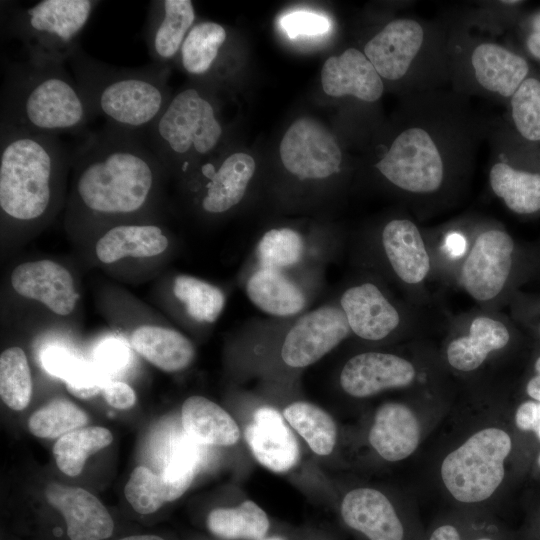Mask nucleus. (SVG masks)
Instances as JSON below:
<instances>
[{"mask_svg":"<svg viewBox=\"0 0 540 540\" xmlns=\"http://www.w3.org/2000/svg\"><path fill=\"white\" fill-rule=\"evenodd\" d=\"M504 4H514L519 3V1H503Z\"/></svg>","mask_w":540,"mask_h":540,"instance_id":"864d4df0","label":"nucleus"},{"mask_svg":"<svg viewBox=\"0 0 540 540\" xmlns=\"http://www.w3.org/2000/svg\"><path fill=\"white\" fill-rule=\"evenodd\" d=\"M71 164L74 224L141 217L157 199L163 165L139 133L105 124L79 143Z\"/></svg>","mask_w":540,"mask_h":540,"instance_id":"f257e3e1","label":"nucleus"},{"mask_svg":"<svg viewBox=\"0 0 540 540\" xmlns=\"http://www.w3.org/2000/svg\"><path fill=\"white\" fill-rule=\"evenodd\" d=\"M415 374L412 363L400 356L365 352L346 362L340 374V384L347 394L364 398L386 389L408 386Z\"/></svg>","mask_w":540,"mask_h":540,"instance_id":"ddd939ff","label":"nucleus"},{"mask_svg":"<svg viewBox=\"0 0 540 540\" xmlns=\"http://www.w3.org/2000/svg\"><path fill=\"white\" fill-rule=\"evenodd\" d=\"M493 192L507 207L519 214L540 210V174L514 169L506 163H496L489 173Z\"/></svg>","mask_w":540,"mask_h":540,"instance_id":"7c9ffc66","label":"nucleus"},{"mask_svg":"<svg viewBox=\"0 0 540 540\" xmlns=\"http://www.w3.org/2000/svg\"><path fill=\"white\" fill-rule=\"evenodd\" d=\"M284 167L299 179H322L339 171L342 153L334 136L309 117L294 121L280 143Z\"/></svg>","mask_w":540,"mask_h":540,"instance_id":"1a4fd4ad","label":"nucleus"},{"mask_svg":"<svg viewBox=\"0 0 540 540\" xmlns=\"http://www.w3.org/2000/svg\"><path fill=\"white\" fill-rule=\"evenodd\" d=\"M119 540H164V539L156 535H133V536L121 538Z\"/></svg>","mask_w":540,"mask_h":540,"instance_id":"3c124183","label":"nucleus"},{"mask_svg":"<svg viewBox=\"0 0 540 540\" xmlns=\"http://www.w3.org/2000/svg\"><path fill=\"white\" fill-rule=\"evenodd\" d=\"M385 254L396 275L407 284H418L430 270V258L417 226L395 219L382 231Z\"/></svg>","mask_w":540,"mask_h":540,"instance_id":"393cba45","label":"nucleus"},{"mask_svg":"<svg viewBox=\"0 0 540 540\" xmlns=\"http://www.w3.org/2000/svg\"><path fill=\"white\" fill-rule=\"evenodd\" d=\"M0 127L59 136L78 133L95 118L64 64L7 62Z\"/></svg>","mask_w":540,"mask_h":540,"instance_id":"7ed1b4c3","label":"nucleus"},{"mask_svg":"<svg viewBox=\"0 0 540 540\" xmlns=\"http://www.w3.org/2000/svg\"><path fill=\"white\" fill-rule=\"evenodd\" d=\"M262 540H283L282 538H279V537H271V538H268V539H262Z\"/></svg>","mask_w":540,"mask_h":540,"instance_id":"603ef678","label":"nucleus"},{"mask_svg":"<svg viewBox=\"0 0 540 540\" xmlns=\"http://www.w3.org/2000/svg\"><path fill=\"white\" fill-rule=\"evenodd\" d=\"M515 423L522 431L534 432L540 440V402L521 403L515 413Z\"/></svg>","mask_w":540,"mask_h":540,"instance_id":"a18cd8bd","label":"nucleus"},{"mask_svg":"<svg viewBox=\"0 0 540 540\" xmlns=\"http://www.w3.org/2000/svg\"><path fill=\"white\" fill-rule=\"evenodd\" d=\"M283 417L317 455H328L334 449L337 429L332 417L320 407L305 401L288 405Z\"/></svg>","mask_w":540,"mask_h":540,"instance_id":"72a5a7b5","label":"nucleus"},{"mask_svg":"<svg viewBox=\"0 0 540 540\" xmlns=\"http://www.w3.org/2000/svg\"><path fill=\"white\" fill-rule=\"evenodd\" d=\"M125 350L116 345H110L109 347L104 348L100 354V362L105 368L115 369L121 366L124 362Z\"/></svg>","mask_w":540,"mask_h":540,"instance_id":"49530a36","label":"nucleus"},{"mask_svg":"<svg viewBox=\"0 0 540 540\" xmlns=\"http://www.w3.org/2000/svg\"><path fill=\"white\" fill-rule=\"evenodd\" d=\"M71 164L58 136L0 127V209L5 224L30 227L57 210Z\"/></svg>","mask_w":540,"mask_h":540,"instance_id":"f03ea898","label":"nucleus"},{"mask_svg":"<svg viewBox=\"0 0 540 540\" xmlns=\"http://www.w3.org/2000/svg\"><path fill=\"white\" fill-rule=\"evenodd\" d=\"M424 40L421 25L412 19L389 22L364 47V54L378 74L388 80L402 78Z\"/></svg>","mask_w":540,"mask_h":540,"instance_id":"a211bd4d","label":"nucleus"},{"mask_svg":"<svg viewBox=\"0 0 540 540\" xmlns=\"http://www.w3.org/2000/svg\"><path fill=\"white\" fill-rule=\"evenodd\" d=\"M537 375L532 377L527 383V394L537 402H540V357L535 362Z\"/></svg>","mask_w":540,"mask_h":540,"instance_id":"8fccbe9b","label":"nucleus"},{"mask_svg":"<svg viewBox=\"0 0 540 540\" xmlns=\"http://www.w3.org/2000/svg\"><path fill=\"white\" fill-rule=\"evenodd\" d=\"M174 296L184 305L187 314L200 323L215 322L223 311V291L204 280L179 275L173 281Z\"/></svg>","mask_w":540,"mask_h":540,"instance_id":"c9c22d12","label":"nucleus"},{"mask_svg":"<svg viewBox=\"0 0 540 540\" xmlns=\"http://www.w3.org/2000/svg\"><path fill=\"white\" fill-rule=\"evenodd\" d=\"M197 465L181 459L169 460L159 473L136 467L125 485L124 494L140 514L156 512L165 503L181 497L191 485Z\"/></svg>","mask_w":540,"mask_h":540,"instance_id":"4468645a","label":"nucleus"},{"mask_svg":"<svg viewBox=\"0 0 540 540\" xmlns=\"http://www.w3.org/2000/svg\"><path fill=\"white\" fill-rule=\"evenodd\" d=\"M533 29L527 40V47L533 56L540 59V14L533 21Z\"/></svg>","mask_w":540,"mask_h":540,"instance_id":"09e8293b","label":"nucleus"},{"mask_svg":"<svg viewBox=\"0 0 540 540\" xmlns=\"http://www.w3.org/2000/svg\"><path fill=\"white\" fill-rule=\"evenodd\" d=\"M244 436L256 460L273 472H287L299 460L296 437L284 417L272 407L263 406L254 412Z\"/></svg>","mask_w":540,"mask_h":540,"instance_id":"f3484780","label":"nucleus"},{"mask_svg":"<svg viewBox=\"0 0 540 540\" xmlns=\"http://www.w3.org/2000/svg\"><path fill=\"white\" fill-rule=\"evenodd\" d=\"M420 436L415 413L404 404L388 402L378 408L368 438L383 459L395 462L409 457L417 449Z\"/></svg>","mask_w":540,"mask_h":540,"instance_id":"5701e85b","label":"nucleus"},{"mask_svg":"<svg viewBox=\"0 0 540 540\" xmlns=\"http://www.w3.org/2000/svg\"><path fill=\"white\" fill-rule=\"evenodd\" d=\"M509 340V331L502 322L480 316L472 321L469 335L450 342L447 360L456 370L473 371L482 365L489 353L504 348Z\"/></svg>","mask_w":540,"mask_h":540,"instance_id":"c85d7f7f","label":"nucleus"},{"mask_svg":"<svg viewBox=\"0 0 540 540\" xmlns=\"http://www.w3.org/2000/svg\"><path fill=\"white\" fill-rule=\"evenodd\" d=\"M279 25L291 39L320 36L327 33L331 26L329 19L323 14L306 10L284 14L279 19Z\"/></svg>","mask_w":540,"mask_h":540,"instance_id":"a19ab883","label":"nucleus"},{"mask_svg":"<svg viewBox=\"0 0 540 540\" xmlns=\"http://www.w3.org/2000/svg\"><path fill=\"white\" fill-rule=\"evenodd\" d=\"M184 432L201 445L230 446L240 438V430L229 413L202 396L187 398L181 408Z\"/></svg>","mask_w":540,"mask_h":540,"instance_id":"cd10ccee","label":"nucleus"},{"mask_svg":"<svg viewBox=\"0 0 540 540\" xmlns=\"http://www.w3.org/2000/svg\"><path fill=\"white\" fill-rule=\"evenodd\" d=\"M428 540H462L458 529L451 524H444L433 530ZM474 540H493L490 537H479Z\"/></svg>","mask_w":540,"mask_h":540,"instance_id":"de8ad7c7","label":"nucleus"},{"mask_svg":"<svg viewBox=\"0 0 540 540\" xmlns=\"http://www.w3.org/2000/svg\"><path fill=\"white\" fill-rule=\"evenodd\" d=\"M105 401L119 410H127L134 406L136 395L132 387L122 381L107 382L101 390Z\"/></svg>","mask_w":540,"mask_h":540,"instance_id":"c03bdc74","label":"nucleus"},{"mask_svg":"<svg viewBox=\"0 0 540 540\" xmlns=\"http://www.w3.org/2000/svg\"><path fill=\"white\" fill-rule=\"evenodd\" d=\"M112 441L113 436L106 428H79L56 441L53 455L60 471L74 477L81 473L89 456L109 446Z\"/></svg>","mask_w":540,"mask_h":540,"instance_id":"f704fd0d","label":"nucleus"},{"mask_svg":"<svg viewBox=\"0 0 540 540\" xmlns=\"http://www.w3.org/2000/svg\"><path fill=\"white\" fill-rule=\"evenodd\" d=\"M45 495L64 517L70 540H104L112 535L114 522L110 513L87 490L53 482Z\"/></svg>","mask_w":540,"mask_h":540,"instance_id":"dca6fc26","label":"nucleus"},{"mask_svg":"<svg viewBox=\"0 0 540 540\" xmlns=\"http://www.w3.org/2000/svg\"><path fill=\"white\" fill-rule=\"evenodd\" d=\"M69 63L94 117L114 128L147 131L171 98L167 67L121 68L99 61L79 47Z\"/></svg>","mask_w":540,"mask_h":540,"instance_id":"20e7f679","label":"nucleus"},{"mask_svg":"<svg viewBox=\"0 0 540 540\" xmlns=\"http://www.w3.org/2000/svg\"><path fill=\"white\" fill-rule=\"evenodd\" d=\"M511 449L512 440L505 430L497 427L478 430L442 461L440 474L444 486L461 503L488 499L504 479V463Z\"/></svg>","mask_w":540,"mask_h":540,"instance_id":"0eeeda50","label":"nucleus"},{"mask_svg":"<svg viewBox=\"0 0 540 540\" xmlns=\"http://www.w3.org/2000/svg\"><path fill=\"white\" fill-rule=\"evenodd\" d=\"M148 144L163 166L189 170L190 159L209 154L223 128L213 103L195 87L180 90L147 130Z\"/></svg>","mask_w":540,"mask_h":540,"instance_id":"423d86ee","label":"nucleus"},{"mask_svg":"<svg viewBox=\"0 0 540 540\" xmlns=\"http://www.w3.org/2000/svg\"><path fill=\"white\" fill-rule=\"evenodd\" d=\"M304 247V240L296 230L275 228L260 239L257 257L261 267L282 270L300 262Z\"/></svg>","mask_w":540,"mask_h":540,"instance_id":"58836bf2","label":"nucleus"},{"mask_svg":"<svg viewBox=\"0 0 540 540\" xmlns=\"http://www.w3.org/2000/svg\"><path fill=\"white\" fill-rule=\"evenodd\" d=\"M350 327L341 308L322 306L300 317L287 332L281 357L290 367L309 366L341 343Z\"/></svg>","mask_w":540,"mask_h":540,"instance_id":"9d476101","label":"nucleus"},{"mask_svg":"<svg viewBox=\"0 0 540 540\" xmlns=\"http://www.w3.org/2000/svg\"><path fill=\"white\" fill-rule=\"evenodd\" d=\"M512 118L527 140L540 141V82L526 78L511 97Z\"/></svg>","mask_w":540,"mask_h":540,"instance_id":"ea45409f","label":"nucleus"},{"mask_svg":"<svg viewBox=\"0 0 540 540\" xmlns=\"http://www.w3.org/2000/svg\"><path fill=\"white\" fill-rule=\"evenodd\" d=\"M340 305L351 331L365 340H382L400 323L396 308L372 283L348 288L341 296Z\"/></svg>","mask_w":540,"mask_h":540,"instance_id":"aec40b11","label":"nucleus"},{"mask_svg":"<svg viewBox=\"0 0 540 540\" xmlns=\"http://www.w3.org/2000/svg\"><path fill=\"white\" fill-rule=\"evenodd\" d=\"M471 63L478 83L504 97H512L529 71L524 58L494 43L478 45Z\"/></svg>","mask_w":540,"mask_h":540,"instance_id":"a878e982","label":"nucleus"},{"mask_svg":"<svg viewBox=\"0 0 540 540\" xmlns=\"http://www.w3.org/2000/svg\"><path fill=\"white\" fill-rule=\"evenodd\" d=\"M269 526L265 511L250 500L237 507L213 509L207 517L209 531L225 540H262Z\"/></svg>","mask_w":540,"mask_h":540,"instance_id":"2f4dec72","label":"nucleus"},{"mask_svg":"<svg viewBox=\"0 0 540 540\" xmlns=\"http://www.w3.org/2000/svg\"><path fill=\"white\" fill-rule=\"evenodd\" d=\"M345 524L368 540H404V526L389 499L373 488L348 492L341 504Z\"/></svg>","mask_w":540,"mask_h":540,"instance_id":"6ab92c4d","label":"nucleus"},{"mask_svg":"<svg viewBox=\"0 0 540 540\" xmlns=\"http://www.w3.org/2000/svg\"><path fill=\"white\" fill-rule=\"evenodd\" d=\"M130 342L145 360L166 372L187 368L195 357L192 342L181 332L158 325H142L133 330Z\"/></svg>","mask_w":540,"mask_h":540,"instance_id":"bb28decb","label":"nucleus"},{"mask_svg":"<svg viewBox=\"0 0 540 540\" xmlns=\"http://www.w3.org/2000/svg\"><path fill=\"white\" fill-rule=\"evenodd\" d=\"M79 360L68 351L60 348H50L43 354V367L52 375L65 380Z\"/></svg>","mask_w":540,"mask_h":540,"instance_id":"37998d69","label":"nucleus"},{"mask_svg":"<svg viewBox=\"0 0 540 540\" xmlns=\"http://www.w3.org/2000/svg\"><path fill=\"white\" fill-rule=\"evenodd\" d=\"M88 422L84 410L66 399H54L34 412L28 420L29 431L40 438H60L82 428Z\"/></svg>","mask_w":540,"mask_h":540,"instance_id":"4c0bfd02","label":"nucleus"},{"mask_svg":"<svg viewBox=\"0 0 540 540\" xmlns=\"http://www.w3.org/2000/svg\"><path fill=\"white\" fill-rule=\"evenodd\" d=\"M376 168L392 184L413 193L436 191L444 175L436 144L428 132L419 127L400 133Z\"/></svg>","mask_w":540,"mask_h":540,"instance_id":"6e6552de","label":"nucleus"},{"mask_svg":"<svg viewBox=\"0 0 540 540\" xmlns=\"http://www.w3.org/2000/svg\"><path fill=\"white\" fill-rule=\"evenodd\" d=\"M10 282L18 295L41 303L59 316L71 314L79 299L70 271L49 259L19 264Z\"/></svg>","mask_w":540,"mask_h":540,"instance_id":"f8f14e48","label":"nucleus"},{"mask_svg":"<svg viewBox=\"0 0 540 540\" xmlns=\"http://www.w3.org/2000/svg\"><path fill=\"white\" fill-rule=\"evenodd\" d=\"M254 171L253 157L241 152L228 155L218 167L211 162L202 164L200 173L208 180L201 198L202 209L220 214L239 204Z\"/></svg>","mask_w":540,"mask_h":540,"instance_id":"4be33fe9","label":"nucleus"},{"mask_svg":"<svg viewBox=\"0 0 540 540\" xmlns=\"http://www.w3.org/2000/svg\"><path fill=\"white\" fill-rule=\"evenodd\" d=\"M32 378L25 352L10 347L0 356V396L11 409H25L31 399Z\"/></svg>","mask_w":540,"mask_h":540,"instance_id":"e433bc0d","label":"nucleus"},{"mask_svg":"<svg viewBox=\"0 0 540 540\" xmlns=\"http://www.w3.org/2000/svg\"><path fill=\"white\" fill-rule=\"evenodd\" d=\"M195 20L196 12L190 0L150 2L144 38L153 64L167 67L178 58Z\"/></svg>","mask_w":540,"mask_h":540,"instance_id":"2eb2a0df","label":"nucleus"},{"mask_svg":"<svg viewBox=\"0 0 540 540\" xmlns=\"http://www.w3.org/2000/svg\"><path fill=\"white\" fill-rule=\"evenodd\" d=\"M537 462H538V465H539V467H540V454H539V456H538Z\"/></svg>","mask_w":540,"mask_h":540,"instance_id":"5fc2aeb1","label":"nucleus"},{"mask_svg":"<svg viewBox=\"0 0 540 540\" xmlns=\"http://www.w3.org/2000/svg\"><path fill=\"white\" fill-rule=\"evenodd\" d=\"M64 381L68 391L81 399L95 396L107 383L100 368L80 360Z\"/></svg>","mask_w":540,"mask_h":540,"instance_id":"79ce46f5","label":"nucleus"},{"mask_svg":"<svg viewBox=\"0 0 540 540\" xmlns=\"http://www.w3.org/2000/svg\"><path fill=\"white\" fill-rule=\"evenodd\" d=\"M100 2L42 0L17 8L5 21V32L19 40L27 61L38 65L64 64L80 47V35Z\"/></svg>","mask_w":540,"mask_h":540,"instance_id":"39448f33","label":"nucleus"},{"mask_svg":"<svg viewBox=\"0 0 540 540\" xmlns=\"http://www.w3.org/2000/svg\"><path fill=\"white\" fill-rule=\"evenodd\" d=\"M246 294L257 308L273 316H293L306 305L300 287L276 269L256 270L247 280Z\"/></svg>","mask_w":540,"mask_h":540,"instance_id":"c756f323","label":"nucleus"},{"mask_svg":"<svg viewBox=\"0 0 540 540\" xmlns=\"http://www.w3.org/2000/svg\"><path fill=\"white\" fill-rule=\"evenodd\" d=\"M227 36L226 29L219 23L200 21L194 24L177 58L181 68L191 76L209 74Z\"/></svg>","mask_w":540,"mask_h":540,"instance_id":"473e14b6","label":"nucleus"},{"mask_svg":"<svg viewBox=\"0 0 540 540\" xmlns=\"http://www.w3.org/2000/svg\"><path fill=\"white\" fill-rule=\"evenodd\" d=\"M514 243L504 231L479 234L461 271L465 290L477 301H489L504 288L512 267Z\"/></svg>","mask_w":540,"mask_h":540,"instance_id":"9b49d317","label":"nucleus"},{"mask_svg":"<svg viewBox=\"0 0 540 540\" xmlns=\"http://www.w3.org/2000/svg\"><path fill=\"white\" fill-rule=\"evenodd\" d=\"M169 239L163 229L151 223L118 222L98 238L95 254L104 264L125 258H150L163 253Z\"/></svg>","mask_w":540,"mask_h":540,"instance_id":"b1692460","label":"nucleus"},{"mask_svg":"<svg viewBox=\"0 0 540 540\" xmlns=\"http://www.w3.org/2000/svg\"><path fill=\"white\" fill-rule=\"evenodd\" d=\"M321 83L329 96L352 95L367 102L378 100L384 90L381 76L365 54L355 48L325 61Z\"/></svg>","mask_w":540,"mask_h":540,"instance_id":"412c9836","label":"nucleus"}]
</instances>
